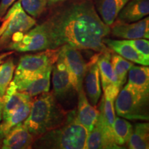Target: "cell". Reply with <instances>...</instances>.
I'll use <instances>...</instances> for the list:
<instances>
[{"label":"cell","mask_w":149,"mask_h":149,"mask_svg":"<svg viewBox=\"0 0 149 149\" xmlns=\"http://www.w3.org/2000/svg\"><path fill=\"white\" fill-rule=\"evenodd\" d=\"M129 0H96V8L100 18L109 26L115 21L119 13Z\"/></svg>","instance_id":"cell-20"},{"label":"cell","mask_w":149,"mask_h":149,"mask_svg":"<svg viewBox=\"0 0 149 149\" xmlns=\"http://www.w3.org/2000/svg\"><path fill=\"white\" fill-rule=\"evenodd\" d=\"M85 148H121L115 143L113 128L107 125L100 113L94 128L88 133Z\"/></svg>","instance_id":"cell-9"},{"label":"cell","mask_w":149,"mask_h":149,"mask_svg":"<svg viewBox=\"0 0 149 149\" xmlns=\"http://www.w3.org/2000/svg\"><path fill=\"white\" fill-rule=\"evenodd\" d=\"M103 42L112 51L115 52L128 61L143 66L149 65V60L145 58L126 40H115L106 37L104 38Z\"/></svg>","instance_id":"cell-16"},{"label":"cell","mask_w":149,"mask_h":149,"mask_svg":"<svg viewBox=\"0 0 149 149\" xmlns=\"http://www.w3.org/2000/svg\"><path fill=\"white\" fill-rule=\"evenodd\" d=\"M40 95L33 100L29 116L23 122L34 137H40L61 126L66 120L68 113L58 103L53 92Z\"/></svg>","instance_id":"cell-2"},{"label":"cell","mask_w":149,"mask_h":149,"mask_svg":"<svg viewBox=\"0 0 149 149\" xmlns=\"http://www.w3.org/2000/svg\"><path fill=\"white\" fill-rule=\"evenodd\" d=\"M78 93L77 109L75 110L76 118L88 133L95 125L99 116V111L89 102L84 88Z\"/></svg>","instance_id":"cell-15"},{"label":"cell","mask_w":149,"mask_h":149,"mask_svg":"<svg viewBox=\"0 0 149 149\" xmlns=\"http://www.w3.org/2000/svg\"><path fill=\"white\" fill-rule=\"evenodd\" d=\"M8 48L18 52H34L49 49L48 36L42 24L24 33L17 40L11 42Z\"/></svg>","instance_id":"cell-8"},{"label":"cell","mask_w":149,"mask_h":149,"mask_svg":"<svg viewBox=\"0 0 149 149\" xmlns=\"http://www.w3.org/2000/svg\"><path fill=\"white\" fill-rule=\"evenodd\" d=\"M46 1H47L48 4L52 5V4H55V3H57L59 2H63V1H66V0H46Z\"/></svg>","instance_id":"cell-31"},{"label":"cell","mask_w":149,"mask_h":149,"mask_svg":"<svg viewBox=\"0 0 149 149\" xmlns=\"http://www.w3.org/2000/svg\"><path fill=\"white\" fill-rule=\"evenodd\" d=\"M111 61L121 87H122L126 80L128 70L134 64L117 53H111Z\"/></svg>","instance_id":"cell-25"},{"label":"cell","mask_w":149,"mask_h":149,"mask_svg":"<svg viewBox=\"0 0 149 149\" xmlns=\"http://www.w3.org/2000/svg\"><path fill=\"white\" fill-rule=\"evenodd\" d=\"M22 8L33 18L40 17L46 10L48 3L46 0H19Z\"/></svg>","instance_id":"cell-27"},{"label":"cell","mask_w":149,"mask_h":149,"mask_svg":"<svg viewBox=\"0 0 149 149\" xmlns=\"http://www.w3.org/2000/svg\"><path fill=\"white\" fill-rule=\"evenodd\" d=\"M52 83L53 87V93L56 98L64 99L74 91L70 82L69 73L67 70L63 59L59 55L57 61L53 65Z\"/></svg>","instance_id":"cell-13"},{"label":"cell","mask_w":149,"mask_h":149,"mask_svg":"<svg viewBox=\"0 0 149 149\" xmlns=\"http://www.w3.org/2000/svg\"><path fill=\"white\" fill-rule=\"evenodd\" d=\"M49 49L68 45L97 53L113 52L103 40L111 34L110 26L100 18L91 0L73 3L57 11L42 24Z\"/></svg>","instance_id":"cell-1"},{"label":"cell","mask_w":149,"mask_h":149,"mask_svg":"<svg viewBox=\"0 0 149 149\" xmlns=\"http://www.w3.org/2000/svg\"><path fill=\"white\" fill-rule=\"evenodd\" d=\"M149 13V0H131L119 13L115 21L123 23L137 22Z\"/></svg>","instance_id":"cell-17"},{"label":"cell","mask_w":149,"mask_h":149,"mask_svg":"<svg viewBox=\"0 0 149 149\" xmlns=\"http://www.w3.org/2000/svg\"><path fill=\"white\" fill-rule=\"evenodd\" d=\"M128 72V84L139 92L149 94L148 66L133 65Z\"/></svg>","instance_id":"cell-21"},{"label":"cell","mask_w":149,"mask_h":149,"mask_svg":"<svg viewBox=\"0 0 149 149\" xmlns=\"http://www.w3.org/2000/svg\"><path fill=\"white\" fill-rule=\"evenodd\" d=\"M3 101L2 119H5L26 104L33 102V98L26 93L17 91L10 95L4 94Z\"/></svg>","instance_id":"cell-22"},{"label":"cell","mask_w":149,"mask_h":149,"mask_svg":"<svg viewBox=\"0 0 149 149\" xmlns=\"http://www.w3.org/2000/svg\"><path fill=\"white\" fill-rule=\"evenodd\" d=\"M1 21L0 48L7 45L14 35L26 33L36 24L35 19L28 15L22 8L19 1L12 6Z\"/></svg>","instance_id":"cell-6"},{"label":"cell","mask_w":149,"mask_h":149,"mask_svg":"<svg viewBox=\"0 0 149 149\" xmlns=\"http://www.w3.org/2000/svg\"><path fill=\"white\" fill-rule=\"evenodd\" d=\"M148 96L149 94L139 92L127 84L115 100L117 114L126 120L148 121Z\"/></svg>","instance_id":"cell-4"},{"label":"cell","mask_w":149,"mask_h":149,"mask_svg":"<svg viewBox=\"0 0 149 149\" xmlns=\"http://www.w3.org/2000/svg\"><path fill=\"white\" fill-rule=\"evenodd\" d=\"M15 64L13 59H8L0 64V95H4L9 84L12 81L15 71Z\"/></svg>","instance_id":"cell-26"},{"label":"cell","mask_w":149,"mask_h":149,"mask_svg":"<svg viewBox=\"0 0 149 149\" xmlns=\"http://www.w3.org/2000/svg\"><path fill=\"white\" fill-rule=\"evenodd\" d=\"M59 51L60 48L46 49L40 53L22 56L15 69L13 81L40 76L51 70L58 59Z\"/></svg>","instance_id":"cell-5"},{"label":"cell","mask_w":149,"mask_h":149,"mask_svg":"<svg viewBox=\"0 0 149 149\" xmlns=\"http://www.w3.org/2000/svg\"><path fill=\"white\" fill-rule=\"evenodd\" d=\"M34 141V136L22 122L11 128L6 135L1 141V148L2 149L31 148Z\"/></svg>","instance_id":"cell-12"},{"label":"cell","mask_w":149,"mask_h":149,"mask_svg":"<svg viewBox=\"0 0 149 149\" xmlns=\"http://www.w3.org/2000/svg\"><path fill=\"white\" fill-rule=\"evenodd\" d=\"M120 89L115 85H109L104 89V95L101 99L98 111L108 126L113 128L115 120L114 103Z\"/></svg>","instance_id":"cell-18"},{"label":"cell","mask_w":149,"mask_h":149,"mask_svg":"<svg viewBox=\"0 0 149 149\" xmlns=\"http://www.w3.org/2000/svg\"><path fill=\"white\" fill-rule=\"evenodd\" d=\"M111 34L124 40L149 38V18L146 17L137 22L123 23L115 21L110 26Z\"/></svg>","instance_id":"cell-10"},{"label":"cell","mask_w":149,"mask_h":149,"mask_svg":"<svg viewBox=\"0 0 149 149\" xmlns=\"http://www.w3.org/2000/svg\"><path fill=\"white\" fill-rule=\"evenodd\" d=\"M99 53L95 55L91 59L90 62L87 64L84 79L85 93L88 101L93 107H96L99 100L101 97L102 87L100 81V72L97 64Z\"/></svg>","instance_id":"cell-11"},{"label":"cell","mask_w":149,"mask_h":149,"mask_svg":"<svg viewBox=\"0 0 149 149\" xmlns=\"http://www.w3.org/2000/svg\"><path fill=\"white\" fill-rule=\"evenodd\" d=\"M112 53L113 52L100 53L97 59L100 81L102 82L103 90L109 85H115L120 89L122 88L111 64V55Z\"/></svg>","instance_id":"cell-19"},{"label":"cell","mask_w":149,"mask_h":149,"mask_svg":"<svg viewBox=\"0 0 149 149\" xmlns=\"http://www.w3.org/2000/svg\"><path fill=\"white\" fill-rule=\"evenodd\" d=\"M51 72L52 69L42 75L13 81L19 92L26 93L31 97L37 96L49 91Z\"/></svg>","instance_id":"cell-14"},{"label":"cell","mask_w":149,"mask_h":149,"mask_svg":"<svg viewBox=\"0 0 149 149\" xmlns=\"http://www.w3.org/2000/svg\"><path fill=\"white\" fill-rule=\"evenodd\" d=\"M113 130L115 141L117 146L120 147L127 145L133 131V125L123 117H115Z\"/></svg>","instance_id":"cell-24"},{"label":"cell","mask_w":149,"mask_h":149,"mask_svg":"<svg viewBox=\"0 0 149 149\" xmlns=\"http://www.w3.org/2000/svg\"><path fill=\"white\" fill-rule=\"evenodd\" d=\"M16 0H1L0 1V21L6 13L8 8L13 4Z\"/></svg>","instance_id":"cell-29"},{"label":"cell","mask_w":149,"mask_h":149,"mask_svg":"<svg viewBox=\"0 0 149 149\" xmlns=\"http://www.w3.org/2000/svg\"><path fill=\"white\" fill-rule=\"evenodd\" d=\"M128 148L148 149L149 148V124L148 122L137 123L128 141Z\"/></svg>","instance_id":"cell-23"},{"label":"cell","mask_w":149,"mask_h":149,"mask_svg":"<svg viewBox=\"0 0 149 149\" xmlns=\"http://www.w3.org/2000/svg\"><path fill=\"white\" fill-rule=\"evenodd\" d=\"M7 55H8V54H3V55H0V64H1L3 62V58H5Z\"/></svg>","instance_id":"cell-32"},{"label":"cell","mask_w":149,"mask_h":149,"mask_svg":"<svg viewBox=\"0 0 149 149\" xmlns=\"http://www.w3.org/2000/svg\"><path fill=\"white\" fill-rule=\"evenodd\" d=\"M59 55L63 59L69 73L72 88L78 93L83 88L84 79L87 68L86 62L79 49L68 45L60 47Z\"/></svg>","instance_id":"cell-7"},{"label":"cell","mask_w":149,"mask_h":149,"mask_svg":"<svg viewBox=\"0 0 149 149\" xmlns=\"http://www.w3.org/2000/svg\"><path fill=\"white\" fill-rule=\"evenodd\" d=\"M3 96L0 95V121L2 120V109H3Z\"/></svg>","instance_id":"cell-30"},{"label":"cell","mask_w":149,"mask_h":149,"mask_svg":"<svg viewBox=\"0 0 149 149\" xmlns=\"http://www.w3.org/2000/svg\"><path fill=\"white\" fill-rule=\"evenodd\" d=\"M87 137L88 131L78 122L75 110H72L68 111L64 124L42 134L34 144L39 148L84 149Z\"/></svg>","instance_id":"cell-3"},{"label":"cell","mask_w":149,"mask_h":149,"mask_svg":"<svg viewBox=\"0 0 149 149\" xmlns=\"http://www.w3.org/2000/svg\"><path fill=\"white\" fill-rule=\"evenodd\" d=\"M126 41L131 44L139 53L144 56L145 58L149 60V42L147 39L140 38Z\"/></svg>","instance_id":"cell-28"}]
</instances>
